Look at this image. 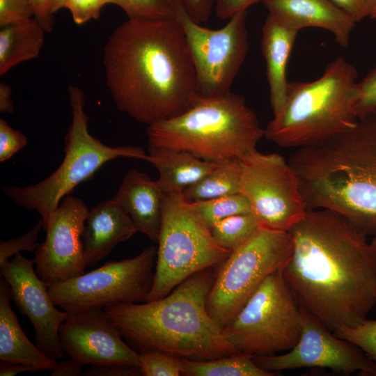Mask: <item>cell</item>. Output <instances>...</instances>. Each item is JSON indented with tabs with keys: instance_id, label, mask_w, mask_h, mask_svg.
Returning a JSON list of instances; mask_svg holds the SVG:
<instances>
[{
	"instance_id": "cell-1",
	"label": "cell",
	"mask_w": 376,
	"mask_h": 376,
	"mask_svg": "<svg viewBox=\"0 0 376 376\" xmlns=\"http://www.w3.org/2000/svg\"><path fill=\"white\" fill-rule=\"evenodd\" d=\"M283 276L300 306L333 332L367 319L376 304V251L367 235L328 209H308L289 230Z\"/></svg>"
},
{
	"instance_id": "cell-2",
	"label": "cell",
	"mask_w": 376,
	"mask_h": 376,
	"mask_svg": "<svg viewBox=\"0 0 376 376\" xmlns=\"http://www.w3.org/2000/svg\"><path fill=\"white\" fill-rule=\"evenodd\" d=\"M103 65L117 109L148 126L184 113L201 98L177 17L128 19L110 35Z\"/></svg>"
},
{
	"instance_id": "cell-3",
	"label": "cell",
	"mask_w": 376,
	"mask_h": 376,
	"mask_svg": "<svg viewBox=\"0 0 376 376\" xmlns=\"http://www.w3.org/2000/svg\"><path fill=\"white\" fill-rule=\"evenodd\" d=\"M308 209H328L362 233L376 234V112L320 142L299 148L288 159Z\"/></svg>"
},
{
	"instance_id": "cell-4",
	"label": "cell",
	"mask_w": 376,
	"mask_h": 376,
	"mask_svg": "<svg viewBox=\"0 0 376 376\" xmlns=\"http://www.w3.org/2000/svg\"><path fill=\"white\" fill-rule=\"evenodd\" d=\"M214 267L189 276L159 299L116 304L104 311L139 353L162 352L198 361L240 354L207 311Z\"/></svg>"
},
{
	"instance_id": "cell-5",
	"label": "cell",
	"mask_w": 376,
	"mask_h": 376,
	"mask_svg": "<svg viewBox=\"0 0 376 376\" xmlns=\"http://www.w3.org/2000/svg\"><path fill=\"white\" fill-rule=\"evenodd\" d=\"M357 70L345 58L331 62L311 81H289L287 98L265 129L278 146L301 148L353 128Z\"/></svg>"
},
{
	"instance_id": "cell-6",
	"label": "cell",
	"mask_w": 376,
	"mask_h": 376,
	"mask_svg": "<svg viewBox=\"0 0 376 376\" xmlns=\"http://www.w3.org/2000/svg\"><path fill=\"white\" fill-rule=\"evenodd\" d=\"M264 133L244 97L232 92L201 97L184 113L146 130L149 146L185 150L217 163L243 160L257 150Z\"/></svg>"
},
{
	"instance_id": "cell-7",
	"label": "cell",
	"mask_w": 376,
	"mask_h": 376,
	"mask_svg": "<svg viewBox=\"0 0 376 376\" xmlns=\"http://www.w3.org/2000/svg\"><path fill=\"white\" fill-rule=\"evenodd\" d=\"M68 92L72 122L64 137L65 156L61 164L38 183L25 187L10 185L3 189L19 206L38 212L43 227L61 200L77 185L91 179L106 162L120 157L147 162L149 159L148 154L141 147H111L93 136L88 129L83 91L77 86L70 85Z\"/></svg>"
},
{
	"instance_id": "cell-8",
	"label": "cell",
	"mask_w": 376,
	"mask_h": 376,
	"mask_svg": "<svg viewBox=\"0 0 376 376\" xmlns=\"http://www.w3.org/2000/svg\"><path fill=\"white\" fill-rule=\"evenodd\" d=\"M155 278L148 301L168 295L189 276L221 265L231 251L220 246L182 192L164 194Z\"/></svg>"
},
{
	"instance_id": "cell-9",
	"label": "cell",
	"mask_w": 376,
	"mask_h": 376,
	"mask_svg": "<svg viewBox=\"0 0 376 376\" xmlns=\"http://www.w3.org/2000/svg\"><path fill=\"white\" fill-rule=\"evenodd\" d=\"M223 329L240 354L273 355L295 346L301 333V306L282 269L265 279Z\"/></svg>"
},
{
	"instance_id": "cell-10",
	"label": "cell",
	"mask_w": 376,
	"mask_h": 376,
	"mask_svg": "<svg viewBox=\"0 0 376 376\" xmlns=\"http://www.w3.org/2000/svg\"><path fill=\"white\" fill-rule=\"evenodd\" d=\"M292 246L288 231L260 226L221 264L207 299V311L221 328L233 320L268 276L283 269Z\"/></svg>"
},
{
	"instance_id": "cell-11",
	"label": "cell",
	"mask_w": 376,
	"mask_h": 376,
	"mask_svg": "<svg viewBox=\"0 0 376 376\" xmlns=\"http://www.w3.org/2000/svg\"><path fill=\"white\" fill-rule=\"evenodd\" d=\"M157 251L150 245L134 258L109 260L95 269L51 284L49 296L68 313L146 302L154 281Z\"/></svg>"
},
{
	"instance_id": "cell-12",
	"label": "cell",
	"mask_w": 376,
	"mask_h": 376,
	"mask_svg": "<svg viewBox=\"0 0 376 376\" xmlns=\"http://www.w3.org/2000/svg\"><path fill=\"white\" fill-rule=\"evenodd\" d=\"M176 13L194 63L199 96L230 93L249 49L247 11L233 15L219 29L194 22L180 6H176Z\"/></svg>"
},
{
	"instance_id": "cell-13",
	"label": "cell",
	"mask_w": 376,
	"mask_h": 376,
	"mask_svg": "<svg viewBox=\"0 0 376 376\" xmlns=\"http://www.w3.org/2000/svg\"><path fill=\"white\" fill-rule=\"evenodd\" d=\"M240 193L261 227L288 231L308 210L295 171L277 153L256 150L241 160Z\"/></svg>"
},
{
	"instance_id": "cell-14",
	"label": "cell",
	"mask_w": 376,
	"mask_h": 376,
	"mask_svg": "<svg viewBox=\"0 0 376 376\" xmlns=\"http://www.w3.org/2000/svg\"><path fill=\"white\" fill-rule=\"evenodd\" d=\"M262 369L275 373L301 368H326L345 374L376 375V363L360 348L338 337L301 307V333L294 347L280 355L253 356Z\"/></svg>"
},
{
	"instance_id": "cell-15",
	"label": "cell",
	"mask_w": 376,
	"mask_h": 376,
	"mask_svg": "<svg viewBox=\"0 0 376 376\" xmlns=\"http://www.w3.org/2000/svg\"><path fill=\"white\" fill-rule=\"evenodd\" d=\"M88 208L80 198L64 197L43 229L46 237L34 251L38 276L49 285L84 273L83 235Z\"/></svg>"
},
{
	"instance_id": "cell-16",
	"label": "cell",
	"mask_w": 376,
	"mask_h": 376,
	"mask_svg": "<svg viewBox=\"0 0 376 376\" xmlns=\"http://www.w3.org/2000/svg\"><path fill=\"white\" fill-rule=\"evenodd\" d=\"M0 272L10 288L17 308L33 327L36 345L54 360L66 357L58 330L68 313L58 310L54 304L48 285L36 272L33 259L17 253L0 265Z\"/></svg>"
},
{
	"instance_id": "cell-17",
	"label": "cell",
	"mask_w": 376,
	"mask_h": 376,
	"mask_svg": "<svg viewBox=\"0 0 376 376\" xmlns=\"http://www.w3.org/2000/svg\"><path fill=\"white\" fill-rule=\"evenodd\" d=\"M58 335L65 355L81 365L139 367L140 353L125 342L103 308L68 313Z\"/></svg>"
},
{
	"instance_id": "cell-18",
	"label": "cell",
	"mask_w": 376,
	"mask_h": 376,
	"mask_svg": "<svg viewBox=\"0 0 376 376\" xmlns=\"http://www.w3.org/2000/svg\"><path fill=\"white\" fill-rule=\"evenodd\" d=\"M272 15L299 31L315 27L329 31L340 46L347 47L356 23L330 0H264Z\"/></svg>"
},
{
	"instance_id": "cell-19",
	"label": "cell",
	"mask_w": 376,
	"mask_h": 376,
	"mask_svg": "<svg viewBox=\"0 0 376 376\" xmlns=\"http://www.w3.org/2000/svg\"><path fill=\"white\" fill-rule=\"evenodd\" d=\"M136 232L130 216L113 198L97 205L88 211L82 235L86 267L96 265Z\"/></svg>"
},
{
	"instance_id": "cell-20",
	"label": "cell",
	"mask_w": 376,
	"mask_h": 376,
	"mask_svg": "<svg viewBox=\"0 0 376 376\" xmlns=\"http://www.w3.org/2000/svg\"><path fill=\"white\" fill-rule=\"evenodd\" d=\"M164 193L156 180L131 169L112 198L130 216L138 232L157 243L161 229Z\"/></svg>"
},
{
	"instance_id": "cell-21",
	"label": "cell",
	"mask_w": 376,
	"mask_h": 376,
	"mask_svg": "<svg viewBox=\"0 0 376 376\" xmlns=\"http://www.w3.org/2000/svg\"><path fill=\"white\" fill-rule=\"evenodd\" d=\"M298 32L269 14L261 29V49L274 115L280 111L287 98V65Z\"/></svg>"
},
{
	"instance_id": "cell-22",
	"label": "cell",
	"mask_w": 376,
	"mask_h": 376,
	"mask_svg": "<svg viewBox=\"0 0 376 376\" xmlns=\"http://www.w3.org/2000/svg\"><path fill=\"white\" fill-rule=\"evenodd\" d=\"M12 295L6 280L0 279V359L24 363L39 370H53L57 361L49 357L24 333L10 306Z\"/></svg>"
},
{
	"instance_id": "cell-23",
	"label": "cell",
	"mask_w": 376,
	"mask_h": 376,
	"mask_svg": "<svg viewBox=\"0 0 376 376\" xmlns=\"http://www.w3.org/2000/svg\"><path fill=\"white\" fill-rule=\"evenodd\" d=\"M148 154V162L158 171L156 181L164 194L182 192L219 164L172 148L149 146Z\"/></svg>"
},
{
	"instance_id": "cell-24",
	"label": "cell",
	"mask_w": 376,
	"mask_h": 376,
	"mask_svg": "<svg viewBox=\"0 0 376 376\" xmlns=\"http://www.w3.org/2000/svg\"><path fill=\"white\" fill-rule=\"evenodd\" d=\"M45 33L34 17L1 27L0 75L22 62L38 57Z\"/></svg>"
},
{
	"instance_id": "cell-25",
	"label": "cell",
	"mask_w": 376,
	"mask_h": 376,
	"mask_svg": "<svg viewBox=\"0 0 376 376\" xmlns=\"http://www.w3.org/2000/svg\"><path fill=\"white\" fill-rule=\"evenodd\" d=\"M240 178L241 160L221 162L198 182L187 187L182 194L188 201H196L240 193Z\"/></svg>"
},
{
	"instance_id": "cell-26",
	"label": "cell",
	"mask_w": 376,
	"mask_h": 376,
	"mask_svg": "<svg viewBox=\"0 0 376 376\" xmlns=\"http://www.w3.org/2000/svg\"><path fill=\"white\" fill-rule=\"evenodd\" d=\"M186 376H272L253 361V356L237 354L217 359L198 361L181 358Z\"/></svg>"
},
{
	"instance_id": "cell-27",
	"label": "cell",
	"mask_w": 376,
	"mask_h": 376,
	"mask_svg": "<svg viewBox=\"0 0 376 376\" xmlns=\"http://www.w3.org/2000/svg\"><path fill=\"white\" fill-rule=\"evenodd\" d=\"M259 227L257 219L251 212L225 218L214 224L210 231L220 246L232 252L245 244Z\"/></svg>"
},
{
	"instance_id": "cell-28",
	"label": "cell",
	"mask_w": 376,
	"mask_h": 376,
	"mask_svg": "<svg viewBox=\"0 0 376 376\" xmlns=\"http://www.w3.org/2000/svg\"><path fill=\"white\" fill-rule=\"evenodd\" d=\"M190 205L210 228L228 217L251 212L249 201L241 193L190 201Z\"/></svg>"
},
{
	"instance_id": "cell-29",
	"label": "cell",
	"mask_w": 376,
	"mask_h": 376,
	"mask_svg": "<svg viewBox=\"0 0 376 376\" xmlns=\"http://www.w3.org/2000/svg\"><path fill=\"white\" fill-rule=\"evenodd\" d=\"M129 19H170L177 17L173 0H113Z\"/></svg>"
},
{
	"instance_id": "cell-30",
	"label": "cell",
	"mask_w": 376,
	"mask_h": 376,
	"mask_svg": "<svg viewBox=\"0 0 376 376\" xmlns=\"http://www.w3.org/2000/svg\"><path fill=\"white\" fill-rule=\"evenodd\" d=\"M139 368L143 376L183 375L181 358L162 352L140 353Z\"/></svg>"
},
{
	"instance_id": "cell-31",
	"label": "cell",
	"mask_w": 376,
	"mask_h": 376,
	"mask_svg": "<svg viewBox=\"0 0 376 376\" xmlns=\"http://www.w3.org/2000/svg\"><path fill=\"white\" fill-rule=\"evenodd\" d=\"M334 333L357 346L376 363V320L367 318L354 327L340 328Z\"/></svg>"
},
{
	"instance_id": "cell-32",
	"label": "cell",
	"mask_w": 376,
	"mask_h": 376,
	"mask_svg": "<svg viewBox=\"0 0 376 376\" xmlns=\"http://www.w3.org/2000/svg\"><path fill=\"white\" fill-rule=\"evenodd\" d=\"M42 229H43V222L40 219L34 227L26 234L8 241H1L0 243V265L22 251L34 253L39 246L37 240Z\"/></svg>"
},
{
	"instance_id": "cell-33",
	"label": "cell",
	"mask_w": 376,
	"mask_h": 376,
	"mask_svg": "<svg viewBox=\"0 0 376 376\" xmlns=\"http://www.w3.org/2000/svg\"><path fill=\"white\" fill-rule=\"evenodd\" d=\"M354 111L358 118L376 112V66L357 83Z\"/></svg>"
},
{
	"instance_id": "cell-34",
	"label": "cell",
	"mask_w": 376,
	"mask_h": 376,
	"mask_svg": "<svg viewBox=\"0 0 376 376\" xmlns=\"http://www.w3.org/2000/svg\"><path fill=\"white\" fill-rule=\"evenodd\" d=\"M28 143L26 136L0 119V162H5L22 149Z\"/></svg>"
},
{
	"instance_id": "cell-35",
	"label": "cell",
	"mask_w": 376,
	"mask_h": 376,
	"mask_svg": "<svg viewBox=\"0 0 376 376\" xmlns=\"http://www.w3.org/2000/svg\"><path fill=\"white\" fill-rule=\"evenodd\" d=\"M34 16L29 0H0V26L17 23Z\"/></svg>"
},
{
	"instance_id": "cell-36",
	"label": "cell",
	"mask_w": 376,
	"mask_h": 376,
	"mask_svg": "<svg viewBox=\"0 0 376 376\" xmlns=\"http://www.w3.org/2000/svg\"><path fill=\"white\" fill-rule=\"evenodd\" d=\"M113 0H68L65 8L70 12L77 24H84L100 17L101 9Z\"/></svg>"
},
{
	"instance_id": "cell-37",
	"label": "cell",
	"mask_w": 376,
	"mask_h": 376,
	"mask_svg": "<svg viewBox=\"0 0 376 376\" xmlns=\"http://www.w3.org/2000/svg\"><path fill=\"white\" fill-rule=\"evenodd\" d=\"M355 23L371 17L376 0H330Z\"/></svg>"
},
{
	"instance_id": "cell-38",
	"label": "cell",
	"mask_w": 376,
	"mask_h": 376,
	"mask_svg": "<svg viewBox=\"0 0 376 376\" xmlns=\"http://www.w3.org/2000/svg\"><path fill=\"white\" fill-rule=\"evenodd\" d=\"M194 22H207L214 6V0H173Z\"/></svg>"
},
{
	"instance_id": "cell-39",
	"label": "cell",
	"mask_w": 376,
	"mask_h": 376,
	"mask_svg": "<svg viewBox=\"0 0 376 376\" xmlns=\"http://www.w3.org/2000/svg\"><path fill=\"white\" fill-rule=\"evenodd\" d=\"M85 376H136L141 375L140 368L136 366L112 363L91 366L85 371Z\"/></svg>"
},
{
	"instance_id": "cell-40",
	"label": "cell",
	"mask_w": 376,
	"mask_h": 376,
	"mask_svg": "<svg viewBox=\"0 0 376 376\" xmlns=\"http://www.w3.org/2000/svg\"><path fill=\"white\" fill-rule=\"evenodd\" d=\"M264 0H214V7L220 19H228L233 15L247 9L252 5Z\"/></svg>"
},
{
	"instance_id": "cell-41",
	"label": "cell",
	"mask_w": 376,
	"mask_h": 376,
	"mask_svg": "<svg viewBox=\"0 0 376 376\" xmlns=\"http://www.w3.org/2000/svg\"><path fill=\"white\" fill-rule=\"evenodd\" d=\"M33 10V17L40 23L45 32H51L54 24V14L49 0H29Z\"/></svg>"
},
{
	"instance_id": "cell-42",
	"label": "cell",
	"mask_w": 376,
	"mask_h": 376,
	"mask_svg": "<svg viewBox=\"0 0 376 376\" xmlns=\"http://www.w3.org/2000/svg\"><path fill=\"white\" fill-rule=\"evenodd\" d=\"M82 366L79 362L70 359L57 363L52 370V376H80L83 375Z\"/></svg>"
},
{
	"instance_id": "cell-43",
	"label": "cell",
	"mask_w": 376,
	"mask_h": 376,
	"mask_svg": "<svg viewBox=\"0 0 376 376\" xmlns=\"http://www.w3.org/2000/svg\"><path fill=\"white\" fill-rule=\"evenodd\" d=\"M38 370L33 366L17 363L1 361L0 364L1 376H15L17 374L29 372L35 373Z\"/></svg>"
},
{
	"instance_id": "cell-44",
	"label": "cell",
	"mask_w": 376,
	"mask_h": 376,
	"mask_svg": "<svg viewBox=\"0 0 376 376\" xmlns=\"http://www.w3.org/2000/svg\"><path fill=\"white\" fill-rule=\"evenodd\" d=\"M11 88L6 83L0 84V111L12 113L14 111V104L11 96Z\"/></svg>"
},
{
	"instance_id": "cell-45",
	"label": "cell",
	"mask_w": 376,
	"mask_h": 376,
	"mask_svg": "<svg viewBox=\"0 0 376 376\" xmlns=\"http://www.w3.org/2000/svg\"><path fill=\"white\" fill-rule=\"evenodd\" d=\"M68 1V0H49L52 13L54 14L61 8H65Z\"/></svg>"
},
{
	"instance_id": "cell-46",
	"label": "cell",
	"mask_w": 376,
	"mask_h": 376,
	"mask_svg": "<svg viewBox=\"0 0 376 376\" xmlns=\"http://www.w3.org/2000/svg\"><path fill=\"white\" fill-rule=\"evenodd\" d=\"M370 244L373 246V247L375 249V250L376 251V234L373 235V237L372 240L370 241Z\"/></svg>"
},
{
	"instance_id": "cell-47",
	"label": "cell",
	"mask_w": 376,
	"mask_h": 376,
	"mask_svg": "<svg viewBox=\"0 0 376 376\" xmlns=\"http://www.w3.org/2000/svg\"><path fill=\"white\" fill-rule=\"evenodd\" d=\"M372 19H376V7L370 17Z\"/></svg>"
}]
</instances>
